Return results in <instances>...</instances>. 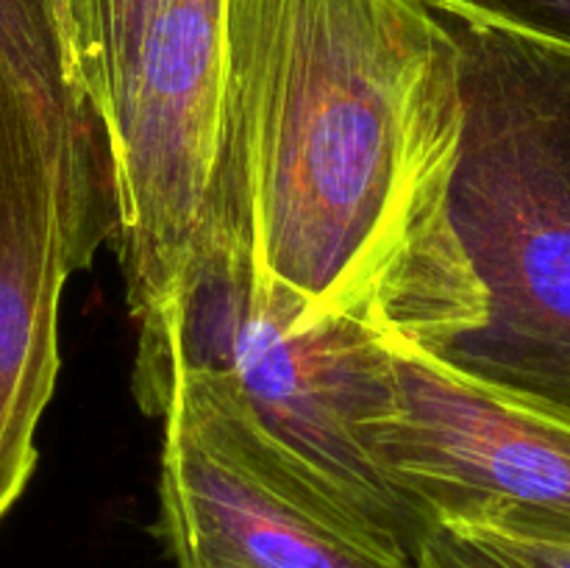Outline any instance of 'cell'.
I'll use <instances>...</instances> for the list:
<instances>
[{"label":"cell","instance_id":"obj_9","mask_svg":"<svg viewBox=\"0 0 570 568\" xmlns=\"http://www.w3.org/2000/svg\"><path fill=\"white\" fill-rule=\"evenodd\" d=\"M0 65L111 173L104 128L78 95L53 0H0Z\"/></svg>","mask_w":570,"mask_h":568},{"label":"cell","instance_id":"obj_10","mask_svg":"<svg viewBox=\"0 0 570 568\" xmlns=\"http://www.w3.org/2000/svg\"><path fill=\"white\" fill-rule=\"evenodd\" d=\"M570 48V0H432Z\"/></svg>","mask_w":570,"mask_h":568},{"label":"cell","instance_id":"obj_13","mask_svg":"<svg viewBox=\"0 0 570 568\" xmlns=\"http://www.w3.org/2000/svg\"><path fill=\"white\" fill-rule=\"evenodd\" d=\"M53 9H56V20H59V0H53ZM59 31H61V20H59ZM65 42V39H61Z\"/></svg>","mask_w":570,"mask_h":568},{"label":"cell","instance_id":"obj_8","mask_svg":"<svg viewBox=\"0 0 570 568\" xmlns=\"http://www.w3.org/2000/svg\"><path fill=\"white\" fill-rule=\"evenodd\" d=\"M154 9L156 0H59L72 81L104 128L106 145L115 134Z\"/></svg>","mask_w":570,"mask_h":568},{"label":"cell","instance_id":"obj_4","mask_svg":"<svg viewBox=\"0 0 570 568\" xmlns=\"http://www.w3.org/2000/svg\"><path fill=\"white\" fill-rule=\"evenodd\" d=\"M115 232L111 173L0 65V521L37 471L65 284Z\"/></svg>","mask_w":570,"mask_h":568},{"label":"cell","instance_id":"obj_2","mask_svg":"<svg viewBox=\"0 0 570 568\" xmlns=\"http://www.w3.org/2000/svg\"><path fill=\"white\" fill-rule=\"evenodd\" d=\"M390 343L354 317H317L259 271L234 189L209 176L170 293L137 321L134 395L159 418L170 395L226 423L328 505L417 557L426 521L365 443L390 395Z\"/></svg>","mask_w":570,"mask_h":568},{"label":"cell","instance_id":"obj_7","mask_svg":"<svg viewBox=\"0 0 570 568\" xmlns=\"http://www.w3.org/2000/svg\"><path fill=\"white\" fill-rule=\"evenodd\" d=\"M161 535L176 568H417L193 401L159 412Z\"/></svg>","mask_w":570,"mask_h":568},{"label":"cell","instance_id":"obj_11","mask_svg":"<svg viewBox=\"0 0 570 568\" xmlns=\"http://www.w3.org/2000/svg\"><path fill=\"white\" fill-rule=\"evenodd\" d=\"M417 568H518L504 555L476 538L473 532L449 523H438L423 538L415 557Z\"/></svg>","mask_w":570,"mask_h":568},{"label":"cell","instance_id":"obj_3","mask_svg":"<svg viewBox=\"0 0 570 568\" xmlns=\"http://www.w3.org/2000/svg\"><path fill=\"white\" fill-rule=\"evenodd\" d=\"M432 6L460 48L449 206L484 298L440 360L570 427V48Z\"/></svg>","mask_w":570,"mask_h":568},{"label":"cell","instance_id":"obj_1","mask_svg":"<svg viewBox=\"0 0 570 568\" xmlns=\"http://www.w3.org/2000/svg\"><path fill=\"white\" fill-rule=\"evenodd\" d=\"M462 126L460 48L429 0H226L212 173L312 315L438 356L482 326L449 206Z\"/></svg>","mask_w":570,"mask_h":568},{"label":"cell","instance_id":"obj_12","mask_svg":"<svg viewBox=\"0 0 570 568\" xmlns=\"http://www.w3.org/2000/svg\"><path fill=\"white\" fill-rule=\"evenodd\" d=\"M460 529L482 538L518 568H570V538H543V535L499 532V529Z\"/></svg>","mask_w":570,"mask_h":568},{"label":"cell","instance_id":"obj_5","mask_svg":"<svg viewBox=\"0 0 570 568\" xmlns=\"http://www.w3.org/2000/svg\"><path fill=\"white\" fill-rule=\"evenodd\" d=\"M390 395L365 443L429 523L570 538V427L417 345L390 343Z\"/></svg>","mask_w":570,"mask_h":568},{"label":"cell","instance_id":"obj_6","mask_svg":"<svg viewBox=\"0 0 570 568\" xmlns=\"http://www.w3.org/2000/svg\"><path fill=\"white\" fill-rule=\"evenodd\" d=\"M226 92V0H156L109 139L117 256L134 321L181 271Z\"/></svg>","mask_w":570,"mask_h":568}]
</instances>
